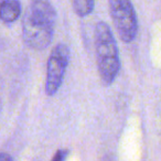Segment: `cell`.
Here are the masks:
<instances>
[{"instance_id":"6da1fadb","label":"cell","mask_w":161,"mask_h":161,"mask_svg":"<svg viewBox=\"0 0 161 161\" xmlns=\"http://www.w3.org/2000/svg\"><path fill=\"white\" fill-rule=\"evenodd\" d=\"M56 14L49 0H32L23 17L22 34L25 44L33 50H43L53 38Z\"/></svg>"},{"instance_id":"7a4b0ae2","label":"cell","mask_w":161,"mask_h":161,"mask_svg":"<svg viewBox=\"0 0 161 161\" xmlns=\"http://www.w3.org/2000/svg\"><path fill=\"white\" fill-rule=\"evenodd\" d=\"M95 50L98 73L105 85H110L120 69L118 47L110 28L105 22L95 27Z\"/></svg>"},{"instance_id":"3957f363","label":"cell","mask_w":161,"mask_h":161,"mask_svg":"<svg viewBox=\"0 0 161 161\" xmlns=\"http://www.w3.org/2000/svg\"><path fill=\"white\" fill-rule=\"evenodd\" d=\"M113 22L119 38L125 43L135 40L138 33V21L130 0H108Z\"/></svg>"},{"instance_id":"277c9868","label":"cell","mask_w":161,"mask_h":161,"mask_svg":"<svg viewBox=\"0 0 161 161\" xmlns=\"http://www.w3.org/2000/svg\"><path fill=\"white\" fill-rule=\"evenodd\" d=\"M69 60V47L63 43L55 45L47 61L45 92L49 96H53L63 83L66 67Z\"/></svg>"},{"instance_id":"5b68a950","label":"cell","mask_w":161,"mask_h":161,"mask_svg":"<svg viewBox=\"0 0 161 161\" xmlns=\"http://www.w3.org/2000/svg\"><path fill=\"white\" fill-rule=\"evenodd\" d=\"M21 3L19 0H3L0 8L1 20L6 23L14 22L20 17Z\"/></svg>"},{"instance_id":"8992f818","label":"cell","mask_w":161,"mask_h":161,"mask_svg":"<svg viewBox=\"0 0 161 161\" xmlns=\"http://www.w3.org/2000/svg\"><path fill=\"white\" fill-rule=\"evenodd\" d=\"M75 14L80 17H85L92 14L94 9V0H71Z\"/></svg>"},{"instance_id":"52a82bcc","label":"cell","mask_w":161,"mask_h":161,"mask_svg":"<svg viewBox=\"0 0 161 161\" xmlns=\"http://www.w3.org/2000/svg\"><path fill=\"white\" fill-rule=\"evenodd\" d=\"M67 156V150H58L51 161H64Z\"/></svg>"},{"instance_id":"ba28073f","label":"cell","mask_w":161,"mask_h":161,"mask_svg":"<svg viewBox=\"0 0 161 161\" xmlns=\"http://www.w3.org/2000/svg\"><path fill=\"white\" fill-rule=\"evenodd\" d=\"M0 161H14V159L11 158V156H9L6 152H3L1 156H0Z\"/></svg>"}]
</instances>
